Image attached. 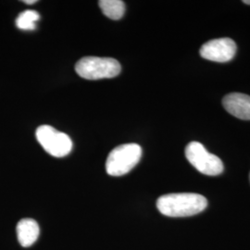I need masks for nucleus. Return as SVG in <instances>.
Returning a JSON list of instances; mask_svg holds the SVG:
<instances>
[{"label": "nucleus", "mask_w": 250, "mask_h": 250, "mask_svg": "<svg viewBox=\"0 0 250 250\" xmlns=\"http://www.w3.org/2000/svg\"><path fill=\"white\" fill-rule=\"evenodd\" d=\"M208 206L205 197L195 193H174L159 197L157 208L161 214L180 218L202 212Z\"/></svg>", "instance_id": "1"}, {"label": "nucleus", "mask_w": 250, "mask_h": 250, "mask_svg": "<svg viewBox=\"0 0 250 250\" xmlns=\"http://www.w3.org/2000/svg\"><path fill=\"white\" fill-rule=\"evenodd\" d=\"M142 157V147L137 144H125L109 153L106 170L111 176H123L134 169Z\"/></svg>", "instance_id": "2"}, {"label": "nucleus", "mask_w": 250, "mask_h": 250, "mask_svg": "<svg viewBox=\"0 0 250 250\" xmlns=\"http://www.w3.org/2000/svg\"><path fill=\"white\" fill-rule=\"evenodd\" d=\"M77 74L86 80L113 78L122 72L120 62L112 58L84 57L75 65Z\"/></svg>", "instance_id": "3"}, {"label": "nucleus", "mask_w": 250, "mask_h": 250, "mask_svg": "<svg viewBox=\"0 0 250 250\" xmlns=\"http://www.w3.org/2000/svg\"><path fill=\"white\" fill-rule=\"evenodd\" d=\"M186 157L191 165L205 175L216 176L224 171L222 160L208 151L202 144L198 142L188 144L186 147Z\"/></svg>", "instance_id": "4"}, {"label": "nucleus", "mask_w": 250, "mask_h": 250, "mask_svg": "<svg viewBox=\"0 0 250 250\" xmlns=\"http://www.w3.org/2000/svg\"><path fill=\"white\" fill-rule=\"evenodd\" d=\"M36 139L49 155L63 158L72 149V141L68 134L56 130L50 125H41L36 130Z\"/></svg>", "instance_id": "5"}, {"label": "nucleus", "mask_w": 250, "mask_h": 250, "mask_svg": "<svg viewBox=\"0 0 250 250\" xmlns=\"http://www.w3.org/2000/svg\"><path fill=\"white\" fill-rule=\"evenodd\" d=\"M200 56L214 62H228L236 53V44L231 38H218L205 43L199 50Z\"/></svg>", "instance_id": "6"}, {"label": "nucleus", "mask_w": 250, "mask_h": 250, "mask_svg": "<svg viewBox=\"0 0 250 250\" xmlns=\"http://www.w3.org/2000/svg\"><path fill=\"white\" fill-rule=\"evenodd\" d=\"M223 106L232 116L250 121V96L242 93H231L224 97Z\"/></svg>", "instance_id": "7"}, {"label": "nucleus", "mask_w": 250, "mask_h": 250, "mask_svg": "<svg viewBox=\"0 0 250 250\" xmlns=\"http://www.w3.org/2000/svg\"><path fill=\"white\" fill-rule=\"evenodd\" d=\"M39 233V225L33 219H22L17 224L18 241L23 248H29L34 245Z\"/></svg>", "instance_id": "8"}, {"label": "nucleus", "mask_w": 250, "mask_h": 250, "mask_svg": "<svg viewBox=\"0 0 250 250\" xmlns=\"http://www.w3.org/2000/svg\"><path fill=\"white\" fill-rule=\"evenodd\" d=\"M99 7L105 16L111 20H120L125 15V4L121 0H101Z\"/></svg>", "instance_id": "9"}, {"label": "nucleus", "mask_w": 250, "mask_h": 250, "mask_svg": "<svg viewBox=\"0 0 250 250\" xmlns=\"http://www.w3.org/2000/svg\"><path fill=\"white\" fill-rule=\"evenodd\" d=\"M40 19V14L36 10H24L16 20V25L23 31L36 30V22Z\"/></svg>", "instance_id": "10"}, {"label": "nucleus", "mask_w": 250, "mask_h": 250, "mask_svg": "<svg viewBox=\"0 0 250 250\" xmlns=\"http://www.w3.org/2000/svg\"><path fill=\"white\" fill-rule=\"evenodd\" d=\"M23 2H24L25 4L31 5V4H35V3H36V0H24Z\"/></svg>", "instance_id": "11"}, {"label": "nucleus", "mask_w": 250, "mask_h": 250, "mask_svg": "<svg viewBox=\"0 0 250 250\" xmlns=\"http://www.w3.org/2000/svg\"><path fill=\"white\" fill-rule=\"evenodd\" d=\"M245 4H247V5H250V0H244L243 1Z\"/></svg>", "instance_id": "12"}, {"label": "nucleus", "mask_w": 250, "mask_h": 250, "mask_svg": "<svg viewBox=\"0 0 250 250\" xmlns=\"http://www.w3.org/2000/svg\"></svg>", "instance_id": "13"}]
</instances>
